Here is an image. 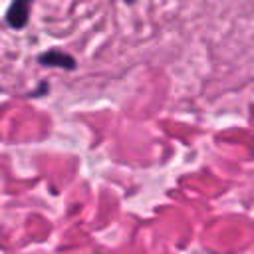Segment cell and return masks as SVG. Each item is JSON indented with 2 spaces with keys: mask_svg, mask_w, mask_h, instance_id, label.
Masks as SVG:
<instances>
[{
  "mask_svg": "<svg viewBox=\"0 0 254 254\" xmlns=\"http://www.w3.org/2000/svg\"><path fill=\"white\" fill-rule=\"evenodd\" d=\"M28 10H30L28 2H14V4L8 8V14H6L10 26L22 28V26L28 22Z\"/></svg>",
  "mask_w": 254,
  "mask_h": 254,
  "instance_id": "6da1fadb",
  "label": "cell"
},
{
  "mask_svg": "<svg viewBox=\"0 0 254 254\" xmlns=\"http://www.w3.org/2000/svg\"><path fill=\"white\" fill-rule=\"evenodd\" d=\"M40 62L42 64H46V65H60V67H73L75 65V62H73V58L71 56H67V54H64V52H46V54H42L40 56Z\"/></svg>",
  "mask_w": 254,
  "mask_h": 254,
  "instance_id": "7a4b0ae2",
  "label": "cell"
}]
</instances>
